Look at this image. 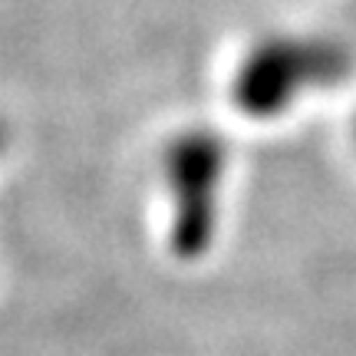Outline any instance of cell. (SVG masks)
Returning a JSON list of instances; mask_svg holds the SVG:
<instances>
[{"label": "cell", "mask_w": 356, "mask_h": 356, "mask_svg": "<svg viewBox=\"0 0 356 356\" xmlns=\"http://www.w3.org/2000/svg\"><path fill=\"white\" fill-rule=\"evenodd\" d=\"M353 56L323 37H267L248 53L231 79V102L257 122L277 119L314 89L350 76Z\"/></svg>", "instance_id": "6da1fadb"}, {"label": "cell", "mask_w": 356, "mask_h": 356, "mask_svg": "<svg viewBox=\"0 0 356 356\" xmlns=\"http://www.w3.org/2000/svg\"><path fill=\"white\" fill-rule=\"evenodd\" d=\"M168 195V248L178 261H202L215 248L228 181V145L218 132L188 129L162 155Z\"/></svg>", "instance_id": "7a4b0ae2"}, {"label": "cell", "mask_w": 356, "mask_h": 356, "mask_svg": "<svg viewBox=\"0 0 356 356\" xmlns=\"http://www.w3.org/2000/svg\"><path fill=\"white\" fill-rule=\"evenodd\" d=\"M0 145H3V132H0Z\"/></svg>", "instance_id": "3957f363"}]
</instances>
